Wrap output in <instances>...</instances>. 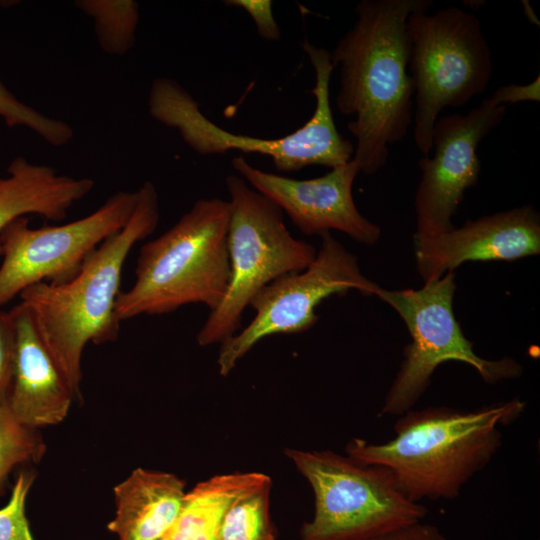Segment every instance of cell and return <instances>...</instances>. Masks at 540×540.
<instances>
[{"instance_id": "obj_18", "label": "cell", "mask_w": 540, "mask_h": 540, "mask_svg": "<svg viewBox=\"0 0 540 540\" xmlns=\"http://www.w3.org/2000/svg\"><path fill=\"white\" fill-rule=\"evenodd\" d=\"M261 472H233L212 476L186 492L180 512L161 540H219L228 506L245 491L262 483Z\"/></svg>"}, {"instance_id": "obj_15", "label": "cell", "mask_w": 540, "mask_h": 540, "mask_svg": "<svg viewBox=\"0 0 540 540\" xmlns=\"http://www.w3.org/2000/svg\"><path fill=\"white\" fill-rule=\"evenodd\" d=\"M10 313L16 352L6 404L32 429L57 425L66 418L76 394L43 342L28 308L20 302Z\"/></svg>"}, {"instance_id": "obj_11", "label": "cell", "mask_w": 540, "mask_h": 540, "mask_svg": "<svg viewBox=\"0 0 540 540\" xmlns=\"http://www.w3.org/2000/svg\"><path fill=\"white\" fill-rule=\"evenodd\" d=\"M137 201V190L119 191L69 223L32 228L26 216L11 222L0 235V308L34 284L72 278L103 241L127 224Z\"/></svg>"}, {"instance_id": "obj_23", "label": "cell", "mask_w": 540, "mask_h": 540, "mask_svg": "<svg viewBox=\"0 0 540 540\" xmlns=\"http://www.w3.org/2000/svg\"><path fill=\"white\" fill-rule=\"evenodd\" d=\"M35 474L21 470L8 503L0 509V540H34L25 514V503Z\"/></svg>"}, {"instance_id": "obj_10", "label": "cell", "mask_w": 540, "mask_h": 540, "mask_svg": "<svg viewBox=\"0 0 540 540\" xmlns=\"http://www.w3.org/2000/svg\"><path fill=\"white\" fill-rule=\"evenodd\" d=\"M379 287L362 273L353 253L330 232L322 234L320 249L304 270L276 279L252 299L249 306L255 311L253 319L220 344L217 358L220 375H229L266 337L302 333L312 328L319 319L315 310L326 298L350 290L375 295Z\"/></svg>"}, {"instance_id": "obj_16", "label": "cell", "mask_w": 540, "mask_h": 540, "mask_svg": "<svg viewBox=\"0 0 540 540\" xmlns=\"http://www.w3.org/2000/svg\"><path fill=\"white\" fill-rule=\"evenodd\" d=\"M115 517L107 528L119 540H161L176 520L185 482L164 471L137 468L113 489Z\"/></svg>"}, {"instance_id": "obj_21", "label": "cell", "mask_w": 540, "mask_h": 540, "mask_svg": "<svg viewBox=\"0 0 540 540\" xmlns=\"http://www.w3.org/2000/svg\"><path fill=\"white\" fill-rule=\"evenodd\" d=\"M46 445L38 430L20 422L6 403L0 402V495L9 474L19 466L38 463Z\"/></svg>"}, {"instance_id": "obj_22", "label": "cell", "mask_w": 540, "mask_h": 540, "mask_svg": "<svg viewBox=\"0 0 540 540\" xmlns=\"http://www.w3.org/2000/svg\"><path fill=\"white\" fill-rule=\"evenodd\" d=\"M0 117L9 127H25L53 146L67 144L73 137L65 121L46 116L18 100L0 81Z\"/></svg>"}, {"instance_id": "obj_26", "label": "cell", "mask_w": 540, "mask_h": 540, "mask_svg": "<svg viewBox=\"0 0 540 540\" xmlns=\"http://www.w3.org/2000/svg\"><path fill=\"white\" fill-rule=\"evenodd\" d=\"M370 540H449L435 525L419 521Z\"/></svg>"}, {"instance_id": "obj_24", "label": "cell", "mask_w": 540, "mask_h": 540, "mask_svg": "<svg viewBox=\"0 0 540 540\" xmlns=\"http://www.w3.org/2000/svg\"><path fill=\"white\" fill-rule=\"evenodd\" d=\"M16 330L13 317L0 308V402L6 403L14 368Z\"/></svg>"}, {"instance_id": "obj_7", "label": "cell", "mask_w": 540, "mask_h": 540, "mask_svg": "<svg viewBox=\"0 0 540 540\" xmlns=\"http://www.w3.org/2000/svg\"><path fill=\"white\" fill-rule=\"evenodd\" d=\"M225 183L231 276L223 300L197 334L200 346L221 344L238 333L243 312L256 294L276 279L304 270L317 252L312 244L294 238L282 210L242 177L228 175Z\"/></svg>"}, {"instance_id": "obj_5", "label": "cell", "mask_w": 540, "mask_h": 540, "mask_svg": "<svg viewBox=\"0 0 540 540\" xmlns=\"http://www.w3.org/2000/svg\"><path fill=\"white\" fill-rule=\"evenodd\" d=\"M315 72V109L309 120L279 138H259L227 131L205 116L193 96L177 81L160 77L153 81L148 109L165 126L175 128L184 142L200 155L237 150L272 159L279 172L298 171L318 165L335 168L348 163L352 143L338 131L330 103V78L334 66L331 53L305 39L301 44Z\"/></svg>"}, {"instance_id": "obj_17", "label": "cell", "mask_w": 540, "mask_h": 540, "mask_svg": "<svg viewBox=\"0 0 540 540\" xmlns=\"http://www.w3.org/2000/svg\"><path fill=\"white\" fill-rule=\"evenodd\" d=\"M0 178V235L15 219L29 214L46 220H64L72 206L94 188L91 178L59 174L44 164L16 157ZM1 256V244H0Z\"/></svg>"}, {"instance_id": "obj_13", "label": "cell", "mask_w": 540, "mask_h": 540, "mask_svg": "<svg viewBox=\"0 0 540 540\" xmlns=\"http://www.w3.org/2000/svg\"><path fill=\"white\" fill-rule=\"evenodd\" d=\"M232 166L305 235L337 230L368 246L380 239V227L365 218L354 202L352 187L360 169L353 159L321 177L304 180L258 169L242 156L233 158Z\"/></svg>"}, {"instance_id": "obj_25", "label": "cell", "mask_w": 540, "mask_h": 540, "mask_svg": "<svg viewBox=\"0 0 540 540\" xmlns=\"http://www.w3.org/2000/svg\"><path fill=\"white\" fill-rule=\"evenodd\" d=\"M225 5L239 7L252 18L260 37L268 41H278L280 28L274 18L270 0H225Z\"/></svg>"}, {"instance_id": "obj_3", "label": "cell", "mask_w": 540, "mask_h": 540, "mask_svg": "<svg viewBox=\"0 0 540 540\" xmlns=\"http://www.w3.org/2000/svg\"><path fill=\"white\" fill-rule=\"evenodd\" d=\"M127 224L103 241L78 272L62 283L40 282L20 293L36 328L76 397L80 396L81 361L89 343L115 341L120 320L116 301L125 261L134 245L159 223V197L151 181L138 189Z\"/></svg>"}, {"instance_id": "obj_12", "label": "cell", "mask_w": 540, "mask_h": 540, "mask_svg": "<svg viewBox=\"0 0 540 540\" xmlns=\"http://www.w3.org/2000/svg\"><path fill=\"white\" fill-rule=\"evenodd\" d=\"M507 106L490 97L467 114L438 118L432 142L433 157L418 161L420 181L415 193L416 236H435L451 230L452 216L465 191L478 182L479 143L504 119Z\"/></svg>"}, {"instance_id": "obj_20", "label": "cell", "mask_w": 540, "mask_h": 540, "mask_svg": "<svg viewBox=\"0 0 540 540\" xmlns=\"http://www.w3.org/2000/svg\"><path fill=\"white\" fill-rule=\"evenodd\" d=\"M75 5L94 19L101 48L112 55H123L135 42L139 6L131 0H82Z\"/></svg>"}, {"instance_id": "obj_6", "label": "cell", "mask_w": 540, "mask_h": 540, "mask_svg": "<svg viewBox=\"0 0 540 540\" xmlns=\"http://www.w3.org/2000/svg\"><path fill=\"white\" fill-rule=\"evenodd\" d=\"M284 453L314 493V515L302 525L301 540H370L423 521L428 513L382 466L330 450Z\"/></svg>"}, {"instance_id": "obj_1", "label": "cell", "mask_w": 540, "mask_h": 540, "mask_svg": "<svg viewBox=\"0 0 540 540\" xmlns=\"http://www.w3.org/2000/svg\"><path fill=\"white\" fill-rule=\"evenodd\" d=\"M432 3L362 0L354 25L331 53L334 68L340 69L336 106L341 114L354 117L347 124L356 139L352 159L364 174L385 166L389 145L401 141L412 123L407 19L415 11H427Z\"/></svg>"}, {"instance_id": "obj_19", "label": "cell", "mask_w": 540, "mask_h": 540, "mask_svg": "<svg viewBox=\"0 0 540 540\" xmlns=\"http://www.w3.org/2000/svg\"><path fill=\"white\" fill-rule=\"evenodd\" d=\"M271 478L245 491L228 506L219 540H275L270 515Z\"/></svg>"}, {"instance_id": "obj_2", "label": "cell", "mask_w": 540, "mask_h": 540, "mask_svg": "<svg viewBox=\"0 0 540 540\" xmlns=\"http://www.w3.org/2000/svg\"><path fill=\"white\" fill-rule=\"evenodd\" d=\"M519 398L473 410L450 406L410 409L398 416L394 436L384 443L353 438L348 456L388 469L412 501L454 499L496 455L502 444L499 426L524 412Z\"/></svg>"}, {"instance_id": "obj_8", "label": "cell", "mask_w": 540, "mask_h": 540, "mask_svg": "<svg viewBox=\"0 0 540 540\" xmlns=\"http://www.w3.org/2000/svg\"><path fill=\"white\" fill-rule=\"evenodd\" d=\"M409 73L415 95L414 141L432 150L433 130L446 107H461L482 94L492 74V54L479 19L455 6L411 13Z\"/></svg>"}, {"instance_id": "obj_14", "label": "cell", "mask_w": 540, "mask_h": 540, "mask_svg": "<svg viewBox=\"0 0 540 540\" xmlns=\"http://www.w3.org/2000/svg\"><path fill=\"white\" fill-rule=\"evenodd\" d=\"M416 269L424 283L465 262L514 261L540 253V215L531 205L467 220L435 236L413 235Z\"/></svg>"}, {"instance_id": "obj_27", "label": "cell", "mask_w": 540, "mask_h": 540, "mask_svg": "<svg viewBox=\"0 0 540 540\" xmlns=\"http://www.w3.org/2000/svg\"><path fill=\"white\" fill-rule=\"evenodd\" d=\"M539 76L526 85L509 84L500 86L490 98L498 105L513 104L520 101L539 102Z\"/></svg>"}, {"instance_id": "obj_4", "label": "cell", "mask_w": 540, "mask_h": 540, "mask_svg": "<svg viewBox=\"0 0 540 540\" xmlns=\"http://www.w3.org/2000/svg\"><path fill=\"white\" fill-rule=\"evenodd\" d=\"M229 221V201L199 199L173 226L145 243L133 285L118 295V319L167 314L187 304L215 310L231 276Z\"/></svg>"}, {"instance_id": "obj_9", "label": "cell", "mask_w": 540, "mask_h": 540, "mask_svg": "<svg viewBox=\"0 0 540 540\" xmlns=\"http://www.w3.org/2000/svg\"><path fill=\"white\" fill-rule=\"evenodd\" d=\"M456 288V274L451 271L419 289L377 290L375 296L398 313L411 337L384 398L381 416H400L414 408L437 367L447 361L466 363L487 384L521 376L522 366L513 358L488 360L476 354L454 314Z\"/></svg>"}]
</instances>
